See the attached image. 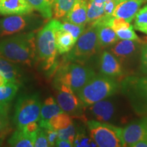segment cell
Listing matches in <instances>:
<instances>
[{"instance_id": "obj_1", "label": "cell", "mask_w": 147, "mask_h": 147, "mask_svg": "<svg viewBox=\"0 0 147 147\" xmlns=\"http://www.w3.org/2000/svg\"><path fill=\"white\" fill-rule=\"evenodd\" d=\"M0 57L32 66L36 61L34 32L13 35L0 40Z\"/></svg>"}, {"instance_id": "obj_2", "label": "cell", "mask_w": 147, "mask_h": 147, "mask_svg": "<svg viewBox=\"0 0 147 147\" xmlns=\"http://www.w3.org/2000/svg\"><path fill=\"white\" fill-rule=\"evenodd\" d=\"M119 89V84L115 78L104 74L96 75L76 93L84 108L105 100L115 94Z\"/></svg>"}, {"instance_id": "obj_3", "label": "cell", "mask_w": 147, "mask_h": 147, "mask_svg": "<svg viewBox=\"0 0 147 147\" xmlns=\"http://www.w3.org/2000/svg\"><path fill=\"white\" fill-rule=\"evenodd\" d=\"M100 49L96 28L90 25L78 38L72 49L67 53L64 61L84 64L96 55Z\"/></svg>"}, {"instance_id": "obj_4", "label": "cell", "mask_w": 147, "mask_h": 147, "mask_svg": "<svg viewBox=\"0 0 147 147\" xmlns=\"http://www.w3.org/2000/svg\"><path fill=\"white\" fill-rule=\"evenodd\" d=\"M55 19L51 20L42 27L36 37V57L44 69L48 70L54 66L57 49L55 43Z\"/></svg>"}, {"instance_id": "obj_5", "label": "cell", "mask_w": 147, "mask_h": 147, "mask_svg": "<svg viewBox=\"0 0 147 147\" xmlns=\"http://www.w3.org/2000/svg\"><path fill=\"white\" fill-rule=\"evenodd\" d=\"M121 89L139 115H147V76H129L121 82Z\"/></svg>"}, {"instance_id": "obj_6", "label": "cell", "mask_w": 147, "mask_h": 147, "mask_svg": "<svg viewBox=\"0 0 147 147\" xmlns=\"http://www.w3.org/2000/svg\"><path fill=\"white\" fill-rule=\"evenodd\" d=\"M95 75V71L84 64L65 63L59 68L55 83L65 84L76 93Z\"/></svg>"}, {"instance_id": "obj_7", "label": "cell", "mask_w": 147, "mask_h": 147, "mask_svg": "<svg viewBox=\"0 0 147 147\" xmlns=\"http://www.w3.org/2000/svg\"><path fill=\"white\" fill-rule=\"evenodd\" d=\"M89 136L97 146H124L122 139V128L111 123L90 120L87 122Z\"/></svg>"}, {"instance_id": "obj_8", "label": "cell", "mask_w": 147, "mask_h": 147, "mask_svg": "<svg viewBox=\"0 0 147 147\" xmlns=\"http://www.w3.org/2000/svg\"><path fill=\"white\" fill-rule=\"evenodd\" d=\"M44 24V21L34 14L10 15L0 19V38L5 36L34 32Z\"/></svg>"}, {"instance_id": "obj_9", "label": "cell", "mask_w": 147, "mask_h": 147, "mask_svg": "<svg viewBox=\"0 0 147 147\" xmlns=\"http://www.w3.org/2000/svg\"><path fill=\"white\" fill-rule=\"evenodd\" d=\"M42 104L37 93L23 95L18 99L13 117L18 129H21L29 123L39 121Z\"/></svg>"}, {"instance_id": "obj_10", "label": "cell", "mask_w": 147, "mask_h": 147, "mask_svg": "<svg viewBox=\"0 0 147 147\" xmlns=\"http://www.w3.org/2000/svg\"><path fill=\"white\" fill-rule=\"evenodd\" d=\"M57 89L56 101L64 113L70 116H81L82 106L76 93L64 84L55 83Z\"/></svg>"}, {"instance_id": "obj_11", "label": "cell", "mask_w": 147, "mask_h": 147, "mask_svg": "<svg viewBox=\"0 0 147 147\" xmlns=\"http://www.w3.org/2000/svg\"><path fill=\"white\" fill-rule=\"evenodd\" d=\"M87 108L94 120L113 124L118 118V107L114 101L108 98L94 103Z\"/></svg>"}, {"instance_id": "obj_12", "label": "cell", "mask_w": 147, "mask_h": 147, "mask_svg": "<svg viewBox=\"0 0 147 147\" xmlns=\"http://www.w3.org/2000/svg\"><path fill=\"white\" fill-rule=\"evenodd\" d=\"M147 137V115L130 123L122 128L124 146H131Z\"/></svg>"}, {"instance_id": "obj_13", "label": "cell", "mask_w": 147, "mask_h": 147, "mask_svg": "<svg viewBox=\"0 0 147 147\" xmlns=\"http://www.w3.org/2000/svg\"><path fill=\"white\" fill-rule=\"evenodd\" d=\"M141 42L129 40L118 41L110 48V52L118 59L121 63L131 61L140 52Z\"/></svg>"}, {"instance_id": "obj_14", "label": "cell", "mask_w": 147, "mask_h": 147, "mask_svg": "<svg viewBox=\"0 0 147 147\" xmlns=\"http://www.w3.org/2000/svg\"><path fill=\"white\" fill-rule=\"evenodd\" d=\"M99 67L102 74L110 78H120L123 75L122 63L111 52L104 51L99 59Z\"/></svg>"}, {"instance_id": "obj_15", "label": "cell", "mask_w": 147, "mask_h": 147, "mask_svg": "<svg viewBox=\"0 0 147 147\" xmlns=\"http://www.w3.org/2000/svg\"><path fill=\"white\" fill-rule=\"evenodd\" d=\"M142 3V0H120L113 11V16L131 23Z\"/></svg>"}, {"instance_id": "obj_16", "label": "cell", "mask_w": 147, "mask_h": 147, "mask_svg": "<svg viewBox=\"0 0 147 147\" xmlns=\"http://www.w3.org/2000/svg\"><path fill=\"white\" fill-rule=\"evenodd\" d=\"M34 10L27 0H0V15L30 14Z\"/></svg>"}, {"instance_id": "obj_17", "label": "cell", "mask_w": 147, "mask_h": 147, "mask_svg": "<svg viewBox=\"0 0 147 147\" xmlns=\"http://www.w3.org/2000/svg\"><path fill=\"white\" fill-rule=\"evenodd\" d=\"M61 22L55 19V43L57 52L61 55L68 53L72 49L77 40L71 36L70 33L60 28Z\"/></svg>"}, {"instance_id": "obj_18", "label": "cell", "mask_w": 147, "mask_h": 147, "mask_svg": "<svg viewBox=\"0 0 147 147\" xmlns=\"http://www.w3.org/2000/svg\"><path fill=\"white\" fill-rule=\"evenodd\" d=\"M88 0H78L62 20L79 25H85L87 22Z\"/></svg>"}, {"instance_id": "obj_19", "label": "cell", "mask_w": 147, "mask_h": 147, "mask_svg": "<svg viewBox=\"0 0 147 147\" xmlns=\"http://www.w3.org/2000/svg\"><path fill=\"white\" fill-rule=\"evenodd\" d=\"M97 30V38L101 48L111 47L119 41V37L113 29L106 25H92Z\"/></svg>"}, {"instance_id": "obj_20", "label": "cell", "mask_w": 147, "mask_h": 147, "mask_svg": "<svg viewBox=\"0 0 147 147\" xmlns=\"http://www.w3.org/2000/svg\"><path fill=\"white\" fill-rule=\"evenodd\" d=\"M36 134H29L18 129L8 140V144L14 147H33L34 146Z\"/></svg>"}, {"instance_id": "obj_21", "label": "cell", "mask_w": 147, "mask_h": 147, "mask_svg": "<svg viewBox=\"0 0 147 147\" xmlns=\"http://www.w3.org/2000/svg\"><path fill=\"white\" fill-rule=\"evenodd\" d=\"M0 73L9 82L18 83L21 78L20 67L14 62L1 57H0Z\"/></svg>"}, {"instance_id": "obj_22", "label": "cell", "mask_w": 147, "mask_h": 147, "mask_svg": "<svg viewBox=\"0 0 147 147\" xmlns=\"http://www.w3.org/2000/svg\"><path fill=\"white\" fill-rule=\"evenodd\" d=\"M61 113L63 111L57 101L53 97H48L42 104L39 123H47L53 117Z\"/></svg>"}, {"instance_id": "obj_23", "label": "cell", "mask_w": 147, "mask_h": 147, "mask_svg": "<svg viewBox=\"0 0 147 147\" xmlns=\"http://www.w3.org/2000/svg\"><path fill=\"white\" fill-rule=\"evenodd\" d=\"M34 10L38 11L42 17L50 19L53 16V8L55 0H27Z\"/></svg>"}, {"instance_id": "obj_24", "label": "cell", "mask_w": 147, "mask_h": 147, "mask_svg": "<svg viewBox=\"0 0 147 147\" xmlns=\"http://www.w3.org/2000/svg\"><path fill=\"white\" fill-rule=\"evenodd\" d=\"M19 84L16 82H9L0 87V104H8L16 96Z\"/></svg>"}, {"instance_id": "obj_25", "label": "cell", "mask_w": 147, "mask_h": 147, "mask_svg": "<svg viewBox=\"0 0 147 147\" xmlns=\"http://www.w3.org/2000/svg\"><path fill=\"white\" fill-rule=\"evenodd\" d=\"M78 0H55L53 12L56 19L63 18Z\"/></svg>"}, {"instance_id": "obj_26", "label": "cell", "mask_w": 147, "mask_h": 147, "mask_svg": "<svg viewBox=\"0 0 147 147\" xmlns=\"http://www.w3.org/2000/svg\"><path fill=\"white\" fill-rule=\"evenodd\" d=\"M104 15H105L104 3H97L92 0L88 1L87 23L92 24Z\"/></svg>"}, {"instance_id": "obj_27", "label": "cell", "mask_w": 147, "mask_h": 147, "mask_svg": "<svg viewBox=\"0 0 147 147\" xmlns=\"http://www.w3.org/2000/svg\"><path fill=\"white\" fill-rule=\"evenodd\" d=\"M73 146L76 147H89L97 146L95 141L88 136L86 131L82 129H79L77 130L74 140L73 142Z\"/></svg>"}, {"instance_id": "obj_28", "label": "cell", "mask_w": 147, "mask_h": 147, "mask_svg": "<svg viewBox=\"0 0 147 147\" xmlns=\"http://www.w3.org/2000/svg\"><path fill=\"white\" fill-rule=\"evenodd\" d=\"M134 27L139 32L147 34V5L138 11L134 18Z\"/></svg>"}, {"instance_id": "obj_29", "label": "cell", "mask_w": 147, "mask_h": 147, "mask_svg": "<svg viewBox=\"0 0 147 147\" xmlns=\"http://www.w3.org/2000/svg\"><path fill=\"white\" fill-rule=\"evenodd\" d=\"M63 22L60 23V28L64 31L70 33L76 40L80 37L85 29V25H79L70 22L62 20Z\"/></svg>"}, {"instance_id": "obj_30", "label": "cell", "mask_w": 147, "mask_h": 147, "mask_svg": "<svg viewBox=\"0 0 147 147\" xmlns=\"http://www.w3.org/2000/svg\"><path fill=\"white\" fill-rule=\"evenodd\" d=\"M115 32L119 39L121 40H134V41H138L141 42L139 37L134 32V27L131 25L129 27H123V28L119 29L118 30L115 31Z\"/></svg>"}, {"instance_id": "obj_31", "label": "cell", "mask_w": 147, "mask_h": 147, "mask_svg": "<svg viewBox=\"0 0 147 147\" xmlns=\"http://www.w3.org/2000/svg\"><path fill=\"white\" fill-rule=\"evenodd\" d=\"M57 133L58 138L66 140H68L73 144L75 136H76V129L73 123L72 124H71L67 127L58 130Z\"/></svg>"}, {"instance_id": "obj_32", "label": "cell", "mask_w": 147, "mask_h": 147, "mask_svg": "<svg viewBox=\"0 0 147 147\" xmlns=\"http://www.w3.org/2000/svg\"><path fill=\"white\" fill-rule=\"evenodd\" d=\"M8 104H0V134L8 125Z\"/></svg>"}, {"instance_id": "obj_33", "label": "cell", "mask_w": 147, "mask_h": 147, "mask_svg": "<svg viewBox=\"0 0 147 147\" xmlns=\"http://www.w3.org/2000/svg\"><path fill=\"white\" fill-rule=\"evenodd\" d=\"M34 146L36 147H48L49 146L47 134L44 129L40 127L37 131Z\"/></svg>"}, {"instance_id": "obj_34", "label": "cell", "mask_w": 147, "mask_h": 147, "mask_svg": "<svg viewBox=\"0 0 147 147\" xmlns=\"http://www.w3.org/2000/svg\"><path fill=\"white\" fill-rule=\"evenodd\" d=\"M141 69L143 72L147 74V43L142 45L140 49Z\"/></svg>"}, {"instance_id": "obj_35", "label": "cell", "mask_w": 147, "mask_h": 147, "mask_svg": "<svg viewBox=\"0 0 147 147\" xmlns=\"http://www.w3.org/2000/svg\"><path fill=\"white\" fill-rule=\"evenodd\" d=\"M44 129H45L46 134H47L49 146H55V142H56V140L58 138L57 131H56L53 128H46Z\"/></svg>"}, {"instance_id": "obj_36", "label": "cell", "mask_w": 147, "mask_h": 147, "mask_svg": "<svg viewBox=\"0 0 147 147\" xmlns=\"http://www.w3.org/2000/svg\"><path fill=\"white\" fill-rule=\"evenodd\" d=\"M120 0H108L104 3V12L106 15L113 16V11Z\"/></svg>"}, {"instance_id": "obj_37", "label": "cell", "mask_w": 147, "mask_h": 147, "mask_svg": "<svg viewBox=\"0 0 147 147\" xmlns=\"http://www.w3.org/2000/svg\"><path fill=\"white\" fill-rule=\"evenodd\" d=\"M39 124L37 123V121H35V122L29 123L26 125L23 128L21 129H23L29 134H36L39 130Z\"/></svg>"}, {"instance_id": "obj_38", "label": "cell", "mask_w": 147, "mask_h": 147, "mask_svg": "<svg viewBox=\"0 0 147 147\" xmlns=\"http://www.w3.org/2000/svg\"><path fill=\"white\" fill-rule=\"evenodd\" d=\"M55 146L58 147H71L73 146V144L68 140L63 139L57 138L55 142Z\"/></svg>"}, {"instance_id": "obj_39", "label": "cell", "mask_w": 147, "mask_h": 147, "mask_svg": "<svg viewBox=\"0 0 147 147\" xmlns=\"http://www.w3.org/2000/svg\"><path fill=\"white\" fill-rule=\"evenodd\" d=\"M132 147H147V137L135 143Z\"/></svg>"}, {"instance_id": "obj_40", "label": "cell", "mask_w": 147, "mask_h": 147, "mask_svg": "<svg viewBox=\"0 0 147 147\" xmlns=\"http://www.w3.org/2000/svg\"><path fill=\"white\" fill-rule=\"evenodd\" d=\"M8 80H7L1 73H0V87L4 85V84H6L7 83H8Z\"/></svg>"}, {"instance_id": "obj_41", "label": "cell", "mask_w": 147, "mask_h": 147, "mask_svg": "<svg viewBox=\"0 0 147 147\" xmlns=\"http://www.w3.org/2000/svg\"><path fill=\"white\" fill-rule=\"evenodd\" d=\"M92 1H95V2H96L97 3H104L106 1H108V0H92Z\"/></svg>"}, {"instance_id": "obj_42", "label": "cell", "mask_w": 147, "mask_h": 147, "mask_svg": "<svg viewBox=\"0 0 147 147\" xmlns=\"http://www.w3.org/2000/svg\"><path fill=\"white\" fill-rule=\"evenodd\" d=\"M1 140H2V139H0V146L1 145Z\"/></svg>"}, {"instance_id": "obj_43", "label": "cell", "mask_w": 147, "mask_h": 147, "mask_svg": "<svg viewBox=\"0 0 147 147\" xmlns=\"http://www.w3.org/2000/svg\"><path fill=\"white\" fill-rule=\"evenodd\" d=\"M143 1H144V2H146V1H147V0H142Z\"/></svg>"}]
</instances>
